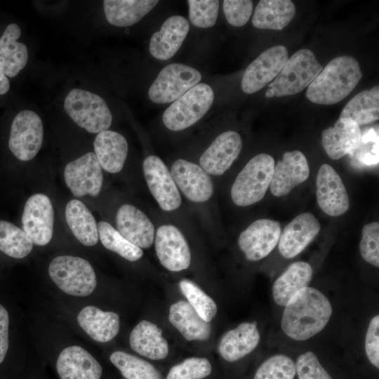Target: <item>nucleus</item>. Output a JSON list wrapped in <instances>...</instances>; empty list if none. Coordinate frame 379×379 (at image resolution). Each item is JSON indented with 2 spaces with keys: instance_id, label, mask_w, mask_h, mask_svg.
<instances>
[{
  "instance_id": "obj_26",
  "label": "nucleus",
  "mask_w": 379,
  "mask_h": 379,
  "mask_svg": "<svg viewBox=\"0 0 379 379\" xmlns=\"http://www.w3.org/2000/svg\"><path fill=\"white\" fill-rule=\"evenodd\" d=\"M93 146L101 168L111 173L121 171L128 153V143L121 134L109 130L100 132Z\"/></svg>"
},
{
  "instance_id": "obj_25",
  "label": "nucleus",
  "mask_w": 379,
  "mask_h": 379,
  "mask_svg": "<svg viewBox=\"0 0 379 379\" xmlns=\"http://www.w3.org/2000/svg\"><path fill=\"white\" fill-rule=\"evenodd\" d=\"M260 338L255 321L241 323L222 335L218 345L219 354L227 361H236L253 351Z\"/></svg>"
},
{
  "instance_id": "obj_14",
  "label": "nucleus",
  "mask_w": 379,
  "mask_h": 379,
  "mask_svg": "<svg viewBox=\"0 0 379 379\" xmlns=\"http://www.w3.org/2000/svg\"><path fill=\"white\" fill-rule=\"evenodd\" d=\"M281 233L278 221L258 219L239 234L238 244L248 260L258 261L273 251L279 243Z\"/></svg>"
},
{
  "instance_id": "obj_9",
  "label": "nucleus",
  "mask_w": 379,
  "mask_h": 379,
  "mask_svg": "<svg viewBox=\"0 0 379 379\" xmlns=\"http://www.w3.org/2000/svg\"><path fill=\"white\" fill-rule=\"evenodd\" d=\"M43 138L44 128L40 117L33 111L22 110L13 120L8 147L17 159L29 161L39 152Z\"/></svg>"
},
{
  "instance_id": "obj_30",
  "label": "nucleus",
  "mask_w": 379,
  "mask_h": 379,
  "mask_svg": "<svg viewBox=\"0 0 379 379\" xmlns=\"http://www.w3.org/2000/svg\"><path fill=\"white\" fill-rule=\"evenodd\" d=\"M20 33L19 26L11 23L0 37V69L8 77H15L28 60L26 45L17 41Z\"/></svg>"
},
{
  "instance_id": "obj_3",
  "label": "nucleus",
  "mask_w": 379,
  "mask_h": 379,
  "mask_svg": "<svg viewBox=\"0 0 379 379\" xmlns=\"http://www.w3.org/2000/svg\"><path fill=\"white\" fill-rule=\"evenodd\" d=\"M274 159L265 153L255 155L237 175L231 188L232 201L247 206L260 201L270 187Z\"/></svg>"
},
{
  "instance_id": "obj_24",
  "label": "nucleus",
  "mask_w": 379,
  "mask_h": 379,
  "mask_svg": "<svg viewBox=\"0 0 379 379\" xmlns=\"http://www.w3.org/2000/svg\"><path fill=\"white\" fill-rule=\"evenodd\" d=\"M190 30L188 20L182 15H173L165 20L160 29L152 36L149 49L156 59L166 60L179 50Z\"/></svg>"
},
{
  "instance_id": "obj_15",
  "label": "nucleus",
  "mask_w": 379,
  "mask_h": 379,
  "mask_svg": "<svg viewBox=\"0 0 379 379\" xmlns=\"http://www.w3.org/2000/svg\"><path fill=\"white\" fill-rule=\"evenodd\" d=\"M316 187L318 205L325 213L335 217L347 211L350 207L347 192L340 176L329 164L320 166Z\"/></svg>"
},
{
  "instance_id": "obj_4",
  "label": "nucleus",
  "mask_w": 379,
  "mask_h": 379,
  "mask_svg": "<svg viewBox=\"0 0 379 379\" xmlns=\"http://www.w3.org/2000/svg\"><path fill=\"white\" fill-rule=\"evenodd\" d=\"M64 109L80 127L89 133L108 130L112 115L104 99L88 91L73 88L65 98Z\"/></svg>"
},
{
  "instance_id": "obj_31",
  "label": "nucleus",
  "mask_w": 379,
  "mask_h": 379,
  "mask_svg": "<svg viewBox=\"0 0 379 379\" xmlns=\"http://www.w3.org/2000/svg\"><path fill=\"white\" fill-rule=\"evenodd\" d=\"M313 275L311 265L303 261L290 265L274 282L272 295L274 302L285 306L298 291L308 286Z\"/></svg>"
},
{
  "instance_id": "obj_18",
  "label": "nucleus",
  "mask_w": 379,
  "mask_h": 379,
  "mask_svg": "<svg viewBox=\"0 0 379 379\" xmlns=\"http://www.w3.org/2000/svg\"><path fill=\"white\" fill-rule=\"evenodd\" d=\"M242 148L240 135L234 131L222 133L212 142L199 159L200 166L208 173H225L239 155Z\"/></svg>"
},
{
  "instance_id": "obj_7",
  "label": "nucleus",
  "mask_w": 379,
  "mask_h": 379,
  "mask_svg": "<svg viewBox=\"0 0 379 379\" xmlns=\"http://www.w3.org/2000/svg\"><path fill=\"white\" fill-rule=\"evenodd\" d=\"M214 100L212 88L199 83L173 103L164 111L162 120L171 131L184 130L201 119L211 108Z\"/></svg>"
},
{
  "instance_id": "obj_5",
  "label": "nucleus",
  "mask_w": 379,
  "mask_h": 379,
  "mask_svg": "<svg viewBox=\"0 0 379 379\" xmlns=\"http://www.w3.org/2000/svg\"><path fill=\"white\" fill-rule=\"evenodd\" d=\"M48 273L61 291L74 296L89 295L97 284L96 275L92 265L80 257H55L48 266Z\"/></svg>"
},
{
  "instance_id": "obj_20",
  "label": "nucleus",
  "mask_w": 379,
  "mask_h": 379,
  "mask_svg": "<svg viewBox=\"0 0 379 379\" xmlns=\"http://www.w3.org/2000/svg\"><path fill=\"white\" fill-rule=\"evenodd\" d=\"M321 225L311 213L295 216L281 233L278 248L285 258H292L300 253L316 237Z\"/></svg>"
},
{
  "instance_id": "obj_45",
  "label": "nucleus",
  "mask_w": 379,
  "mask_h": 379,
  "mask_svg": "<svg viewBox=\"0 0 379 379\" xmlns=\"http://www.w3.org/2000/svg\"><path fill=\"white\" fill-rule=\"evenodd\" d=\"M253 5L251 0L223 1V11L227 22L234 27L244 25L252 14Z\"/></svg>"
},
{
  "instance_id": "obj_8",
  "label": "nucleus",
  "mask_w": 379,
  "mask_h": 379,
  "mask_svg": "<svg viewBox=\"0 0 379 379\" xmlns=\"http://www.w3.org/2000/svg\"><path fill=\"white\" fill-rule=\"evenodd\" d=\"M201 80L196 69L181 63H171L159 73L148 90L149 98L157 104L173 102Z\"/></svg>"
},
{
  "instance_id": "obj_44",
  "label": "nucleus",
  "mask_w": 379,
  "mask_h": 379,
  "mask_svg": "<svg viewBox=\"0 0 379 379\" xmlns=\"http://www.w3.org/2000/svg\"><path fill=\"white\" fill-rule=\"evenodd\" d=\"M295 368L299 379H332L312 352L300 355Z\"/></svg>"
},
{
  "instance_id": "obj_2",
  "label": "nucleus",
  "mask_w": 379,
  "mask_h": 379,
  "mask_svg": "<svg viewBox=\"0 0 379 379\" xmlns=\"http://www.w3.org/2000/svg\"><path fill=\"white\" fill-rule=\"evenodd\" d=\"M362 77L358 61L350 55L331 60L309 85L306 96L319 105H333L345 99Z\"/></svg>"
},
{
  "instance_id": "obj_37",
  "label": "nucleus",
  "mask_w": 379,
  "mask_h": 379,
  "mask_svg": "<svg viewBox=\"0 0 379 379\" xmlns=\"http://www.w3.org/2000/svg\"><path fill=\"white\" fill-rule=\"evenodd\" d=\"M109 359L126 379H163L152 364L131 354L116 351Z\"/></svg>"
},
{
  "instance_id": "obj_21",
  "label": "nucleus",
  "mask_w": 379,
  "mask_h": 379,
  "mask_svg": "<svg viewBox=\"0 0 379 379\" xmlns=\"http://www.w3.org/2000/svg\"><path fill=\"white\" fill-rule=\"evenodd\" d=\"M361 141L359 126L354 121L339 118L333 126L322 132V145L328 156L338 160L343 157L352 155Z\"/></svg>"
},
{
  "instance_id": "obj_42",
  "label": "nucleus",
  "mask_w": 379,
  "mask_h": 379,
  "mask_svg": "<svg viewBox=\"0 0 379 379\" xmlns=\"http://www.w3.org/2000/svg\"><path fill=\"white\" fill-rule=\"evenodd\" d=\"M189 18L192 24L197 27H213L218 15L219 1L189 0Z\"/></svg>"
},
{
  "instance_id": "obj_33",
  "label": "nucleus",
  "mask_w": 379,
  "mask_h": 379,
  "mask_svg": "<svg viewBox=\"0 0 379 379\" xmlns=\"http://www.w3.org/2000/svg\"><path fill=\"white\" fill-rule=\"evenodd\" d=\"M65 219L74 236L83 245L92 246L99 238L98 224L87 208L80 200L72 199L65 207Z\"/></svg>"
},
{
  "instance_id": "obj_38",
  "label": "nucleus",
  "mask_w": 379,
  "mask_h": 379,
  "mask_svg": "<svg viewBox=\"0 0 379 379\" xmlns=\"http://www.w3.org/2000/svg\"><path fill=\"white\" fill-rule=\"evenodd\" d=\"M98 235L102 245L117 253L124 259L134 262L142 258V250L126 239L109 222L100 221L98 224Z\"/></svg>"
},
{
  "instance_id": "obj_40",
  "label": "nucleus",
  "mask_w": 379,
  "mask_h": 379,
  "mask_svg": "<svg viewBox=\"0 0 379 379\" xmlns=\"http://www.w3.org/2000/svg\"><path fill=\"white\" fill-rule=\"evenodd\" d=\"M295 373V364L292 359L284 354H276L259 366L253 379H293Z\"/></svg>"
},
{
  "instance_id": "obj_19",
  "label": "nucleus",
  "mask_w": 379,
  "mask_h": 379,
  "mask_svg": "<svg viewBox=\"0 0 379 379\" xmlns=\"http://www.w3.org/2000/svg\"><path fill=\"white\" fill-rule=\"evenodd\" d=\"M309 175L310 168L305 154L300 150L286 152L274 165L270 191L275 197L285 196Z\"/></svg>"
},
{
  "instance_id": "obj_39",
  "label": "nucleus",
  "mask_w": 379,
  "mask_h": 379,
  "mask_svg": "<svg viewBox=\"0 0 379 379\" xmlns=\"http://www.w3.org/2000/svg\"><path fill=\"white\" fill-rule=\"evenodd\" d=\"M179 287L188 302L201 317L207 322L212 321L217 313V305L214 300L190 280H181Z\"/></svg>"
},
{
  "instance_id": "obj_32",
  "label": "nucleus",
  "mask_w": 379,
  "mask_h": 379,
  "mask_svg": "<svg viewBox=\"0 0 379 379\" xmlns=\"http://www.w3.org/2000/svg\"><path fill=\"white\" fill-rule=\"evenodd\" d=\"M295 6L290 0H261L257 4L252 18L258 29L281 30L292 20Z\"/></svg>"
},
{
  "instance_id": "obj_23",
  "label": "nucleus",
  "mask_w": 379,
  "mask_h": 379,
  "mask_svg": "<svg viewBox=\"0 0 379 379\" xmlns=\"http://www.w3.org/2000/svg\"><path fill=\"white\" fill-rule=\"evenodd\" d=\"M56 369L60 379H100V363L85 349L74 345L59 354Z\"/></svg>"
},
{
  "instance_id": "obj_12",
  "label": "nucleus",
  "mask_w": 379,
  "mask_h": 379,
  "mask_svg": "<svg viewBox=\"0 0 379 379\" xmlns=\"http://www.w3.org/2000/svg\"><path fill=\"white\" fill-rule=\"evenodd\" d=\"M288 59L284 46H274L263 51L244 72L241 83L242 91L251 94L262 88L275 79Z\"/></svg>"
},
{
  "instance_id": "obj_48",
  "label": "nucleus",
  "mask_w": 379,
  "mask_h": 379,
  "mask_svg": "<svg viewBox=\"0 0 379 379\" xmlns=\"http://www.w3.org/2000/svg\"><path fill=\"white\" fill-rule=\"evenodd\" d=\"M9 88L10 83L8 79L0 69V95L6 93Z\"/></svg>"
},
{
  "instance_id": "obj_11",
  "label": "nucleus",
  "mask_w": 379,
  "mask_h": 379,
  "mask_svg": "<svg viewBox=\"0 0 379 379\" xmlns=\"http://www.w3.org/2000/svg\"><path fill=\"white\" fill-rule=\"evenodd\" d=\"M65 183L77 197H97L102 188L103 175L97 157L88 152L68 163L64 170Z\"/></svg>"
},
{
  "instance_id": "obj_16",
  "label": "nucleus",
  "mask_w": 379,
  "mask_h": 379,
  "mask_svg": "<svg viewBox=\"0 0 379 379\" xmlns=\"http://www.w3.org/2000/svg\"><path fill=\"white\" fill-rule=\"evenodd\" d=\"M155 250L160 263L170 271L179 272L190 265L188 244L180 230L173 225H161L157 229Z\"/></svg>"
},
{
  "instance_id": "obj_41",
  "label": "nucleus",
  "mask_w": 379,
  "mask_h": 379,
  "mask_svg": "<svg viewBox=\"0 0 379 379\" xmlns=\"http://www.w3.org/2000/svg\"><path fill=\"white\" fill-rule=\"evenodd\" d=\"M211 371V364L206 358L190 357L172 366L166 379H203Z\"/></svg>"
},
{
  "instance_id": "obj_47",
  "label": "nucleus",
  "mask_w": 379,
  "mask_h": 379,
  "mask_svg": "<svg viewBox=\"0 0 379 379\" xmlns=\"http://www.w3.org/2000/svg\"><path fill=\"white\" fill-rule=\"evenodd\" d=\"M8 313L0 305V364L4 360L8 348Z\"/></svg>"
},
{
  "instance_id": "obj_6",
  "label": "nucleus",
  "mask_w": 379,
  "mask_h": 379,
  "mask_svg": "<svg viewBox=\"0 0 379 379\" xmlns=\"http://www.w3.org/2000/svg\"><path fill=\"white\" fill-rule=\"evenodd\" d=\"M322 69L312 51L300 49L288 58L268 88L274 91L276 97L298 93L308 87Z\"/></svg>"
},
{
  "instance_id": "obj_28",
  "label": "nucleus",
  "mask_w": 379,
  "mask_h": 379,
  "mask_svg": "<svg viewBox=\"0 0 379 379\" xmlns=\"http://www.w3.org/2000/svg\"><path fill=\"white\" fill-rule=\"evenodd\" d=\"M129 343L133 351L150 359H164L168 354V345L162 331L147 320H142L132 330Z\"/></svg>"
},
{
  "instance_id": "obj_10",
  "label": "nucleus",
  "mask_w": 379,
  "mask_h": 379,
  "mask_svg": "<svg viewBox=\"0 0 379 379\" xmlns=\"http://www.w3.org/2000/svg\"><path fill=\"white\" fill-rule=\"evenodd\" d=\"M21 220L22 230L33 244H48L54 225V210L49 197L41 193L31 196L25 204Z\"/></svg>"
},
{
  "instance_id": "obj_22",
  "label": "nucleus",
  "mask_w": 379,
  "mask_h": 379,
  "mask_svg": "<svg viewBox=\"0 0 379 379\" xmlns=\"http://www.w3.org/2000/svg\"><path fill=\"white\" fill-rule=\"evenodd\" d=\"M119 232L140 248H148L154 239V227L148 217L131 204L121 206L116 215Z\"/></svg>"
},
{
  "instance_id": "obj_27",
  "label": "nucleus",
  "mask_w": 379,
  "mask_h": 379,
  "mask_svg": "<svg viewBox=\"0 0 379 379\" xmlns=\"http://www.w3.org/2000/svg\"><path fill=\"white\" fill-rule=\"evenodd\" d=\"M82 329L94 340L107 343L119 333L120 320L118 314L104 312L95 306H86L77 315Z\"/></svg>"
},
{
  "instance_id": "obj_13",
  "label": "nucleus",
  "mask_w": 379,
  "mask_h": 379,
  "mask_svg": "<svg viewBox=\"0 0 379 379\" xmlns=\"http://www.w3.org/2000/svg\"><path fill=\"white\" fill-rule=\"evenodd\" d=\"M142 168L149 190L160 208L166 211L177 209L182 198L164 161L157 156L150 155L143 161Z\"/></svg>"
},
{
  "instance_id": "obj_1",
  "label": "nucleus",
  "mask_w": 379,
  "mask_h": 379,
  "mask_svg": "<svg viewBox=\"0 0 379 379\" xmlns=\"http://www.w3.org/2000/svg\"><path fill=\"white\" fill-rule=\"evenodd\" d=\"M332 314L328 298L319 290L305 287L295 293L285 305L281 326L295 340H306L322 331Z\"/></svg>"
},
{
  "instance_id": "obj_49",
  "label": "nucleus",
  "mask_w": 379,
  "mask_h": 379,
  "mask_svg": "<svg viewBox=\"0 0 379 379\" xmlns=\"http://www.w3.org/2000/svg\"><path fill=\"white\" fill-rule=\"evenodd\" d=\"M265 97L271 98L274 97V93L271 88H268L265 93Z\"/></svg>"
},
{
  "instance_id": "obj_34",
  "label": "nucleus",
  "mask_w": 379,
  "mask_h": 379,
  "mask_svg": "<svg viewBox=\"0 0 379 379\" xmlns=\"http://www.w3.org/2000/svg\"><path fill=\"white\" fill-rule=\"evenodd\" d=\"M156 0H105L104 11L107 21L117 27L135 24L158 4Z\"/></svg>"
},
{
  "instance_id": "obj_35",
  "label": "nucleus",
  "mask_w": 379,
  "mask_h": 379,
  "mask_svg": "<svg viewBox=\"0 0 379 379\" xmlns=\"http://www.w3.org/2000/svg\"><path fill=\"white\" fill-rule=\"evenodd\" d=\"M340 118L350 119L359 126L378 120V86L363 91L352 98L343 109Z\"/></svg>"
},
{
  "instance_id": "obj_36",
  "label": "nucleus",
  "mask_w": 379,
  "mask_h": 379,
  "mask_svg": "<svg viewBox=\"0 0 379 379\" xmlns=\"http://www.w3.org/2000/svg\"><path fill=\"white\" fill-rule=\"evenodd\" d=\"M33 243L25 232L11 222L0 220V251L14 258L28 255Z\"/></svg>"
},
{
  "instance_id": "obj_29",
  "label": "nucleus",
  "mask_w": 379,
  "mask_h": 379,
  "mask_svg": "<svg viewBox=\"0 0 379 379\" xmlns=\"http://www.w3.org/2000/svg\"><path fill=\"white\" fill-rule=\"evenodd\" d=\"M168 320L187 340H206L210 338L211 326L185 300H179L170 307Z\"/></svg>"
},
{
  "instance_id": "obj_17",
  "label": "nucleus",
  "mask_w": 379,
  "mask_h": 379,
  "mask_svg": "<svg viewBox=\"0 0 379 379\" xmlns=\"http://www.w3.org/2000/svg\"><path fill=\"white\" fill-rule=\"evenodd\" d=\"M171 174L177 187L189 200L204 202L213 195V181L200 166L179 159L173 164Z\"/></svg>"
},
{
  "instance_id": "obj_46",
  "label": "nucleus",
  "mask_w": 379,
  "mask_h": 379,
  "mask_svg": "<svg viewBox=\"0 0 379 379\" xmlns=\"http://www.w3.org/2000/svg\"><path fill=\"white\" fill-rule=\"evenodd\" d=\"M365 351L369 361L379 367V316L370 321L365 338Z\"/></svg>"
},
{
  "instance_id": "obj_43",
  "label": "nucleus",
  "mask_w": 379,
  "mask_h": 379,
  "mask_svg": "<svg viewBox=\"0 0 379 379\" xmlns=\"http://www.w3.org/2000/svg\"><path fill=\"white\" fill-rule=\"evenodd\" d=\"M359 243L363 259L374 267H379V223L372 222L365 225Z\"/></svg>"
}]
</instances>
